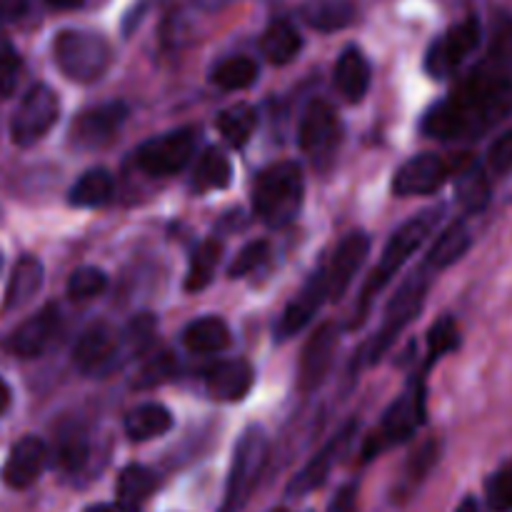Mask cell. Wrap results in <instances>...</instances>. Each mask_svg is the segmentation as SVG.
Returning a JSON list of instances; mask_svg holds the SVG:
<instances>
[{"instance_id":"obj_19","label":"cell","mask_w":512,"mask_h":512,"mask_svg":"<svg viewBox=\"0 0 512 512\" xmlns=\"http://www.w3.org/2000/svg\"><path fill=\"white\" fill-rule=\"evenodd\" d=\"M60 328V313L55 305H45L40 308L33 318L25 320L13 335H10L8 348L13 350V355L23 360L40 358L45 350L50 348V343L55 340Z\"/></svg>"},{"instance_id":"obj_47","label":"cell","mask_w":512,"mask_h":512,"mask_svg":"<svg viewBox=\"0 0 512 512\" xmlns=\"http://www.w3.org/2000/svg\"><path fill=\"white\" fill-rule=\"evenodd\" d=\"M28 10V0H0V23H13L23 18Z\"/></svg>"},{"instance_id":"obj_53","label":"cell","mask_w":512,"mask_h":512,"mask_svg":"<svg viewBox=\"0 0 512 512\" xmlns=\"http://www.w3.org/2000/svg\"><path fill=\"white\" fill-rule=\"evenodd\" d=\"M273 512H288V510H283V508H280V510H273Z\"/></svg>"},{"instance_id":"obj_39","label":"cell","mask_w":512,"mask_h":512,"mask_svg":"<svg viewBox=\"0 0 512 512\" xmlns=\"http://www.w3.org/2000/svg\"><path fill=\"white\" fill-rule=\"evenodd\" d=\"M155 318L150 313H140L135 315L133 320L128 323V328L120 333V343H118V353L120 350H128L130 355H138L143 353L145 348H150L155 338Z\"/></svg>"},{"instance_id":"obj_1","label":"cell","mask_w":512,"mask_h":512,"mask_svg":"<svg viewBox=\"0 0 512 512\" xmlns=\"http://www.w3.org/2000/svg\"><path fill=\"white\" fill-rule=\"evenodd\" d=\"M512 110V68L485 58L453 95L425 113L420 130L428 138H480Z\"/></svg>"},{"instance_id":"obj_33","label":"cell","mask_w":512,"mask_h":512,"mask_svg":"<svg viewBox=\"0 0 512 512\" xmlns=\"http://www.w3.org/2000/svg\"><path fill=\"white\" fill-rule=\"evenodd\" d=\"M255 125H258V113H255L253 105L248 103H235L218 115L220 135H223L225 143L233 145V148H243V145L253 138Z\"/></svg>"},{"instance_id":"obj_45","label":"cell","mask_w":512,"mask_h":512,"mask_svg":"<svg viewBox=\"0 0 512 512\" xmlns=\"http://www.w3.org/2000/svg\"><path fill=\"white\" fill-rule=\"evenodd\" d=\"M488 168L493 175H508L512 170V130L500 135L488 150Z\"/></svg>"},{"instance_id":"obj_34","label":"cell","mask_w":512,"mask_h":512,"mask_svg":"<svg viewBox=\"0 0 512 512\" xmlns=\"http://www.w3.org/2000/svg\"><path fill=\"white\" fill-rule=\"evenodd\" d=\"M233 180V165L228 155L218 148H208L195 165V188L198 190H223Z\"/></svg>"},{"instance_id":"obj_49","label":"cell","mask_w":512,"mask_h":512,"mask_svg":"<svg viewBox=\"0 0 512 512\" xmlns=\"http://www.w3.org/2000/svg\"><path fill=\"white\" fill-rule=\"evenodd\" d=\"M458 512H485V508H483V503H480L478 498L468 495V498H465L463 503L458 505Z\"/></svg>"},{"instance_id":"obj_25","label":"cell","mask_w":512,"mask_h":512,"mask_svg":"<svg viewBox=\"0 0 512 512\" xmlns=\"http://www.w3.org/2000/svg\"><path fill=\"white\" fill-rule=\"evenodd\" d=\"M370 70L368 58L360 53L358 48H348L340 55L338 65H335V85H338L340 95L350 103H360L370 88Z\"/></svg>"},{"instance_id":"obj_35","label":"cell","mask_w":512,"mask_h":512,"mask_svg":"<svg viewBox=\"0 0 512 512\" xmlns=\"http://www.w3.org/2000/svg\"><path fill=\"white\" fill-rule=\"evenodd\" d=\"M255 80H258V65H255V60L245 58V55H235V58L223 60L213 70V83L223 90H245Z\"/></svg>"},{"instance_id":"obj_15","label":"cell","mask_w":512,"mask_h":512,"mask_svg":"<svg viewBox=\"0 0 512 512\" xmlns=\"http://www.w3.org/2000/svg\"><path fill=\"white\" fill-rule=\"evenodd\" d=\"M335 350H338V330L333 323H323L305 343L303 355H300L298 385L303 393H313L328 378L333 368Z\"/></svg>"},{"instance_id":"obj_22","label":"cell","mask_w":512,"mask_h":512,"mask_svg":"<svg viewBox=\"0 0 512 512\" xmlns=\"http://www.w3.org/2000/svg\"><path fill=\"white\" fill-rule=\"evenodd\" d=\"M40 288H43V263H40L38 258H33V255H23V258L15 263L13 273H10L8 288H5L3 310L5 313L20 310L38 295Z\"/></svg>"},{"instance_id":"obj_29","label":"cell","mask_w":512,"mask_h":512,"mask_svg":"<svg viewBox=\"0 0 512 512\" xmlns=\"http://www.w3.org/2000/svg\"><path fill=\"white\" fill-rule=\"evenodd\" d=\"M473 245V235H470V228L458 220L450 228H445V233L435 240V245L430 248L428 258H425V268L428 270H445L450 265L458 263L465 253Z\"/></svg>"},{"instance_id":"obj_40","label":"cell","mask_w":512,"mask_h":512,"mask_svg":"<svg viewBox=\"0 0 512 512\" xmlns=\"http://www.w3.org/2000/svg\"><path fill=\"white\" fill-rule=\"evenodd\" d=\"M108 288V278L98 268H78L68 280V295L73 300L98 298Z\"/></svg>"},{"instance_id":"obj_46","label":"cell","mask_w":512,"mask_h":512,"mask_svg":"<svg viewBox=\"0 0 512 512\" xmlns=\"http://www.w3.org/2000/svg\"><path fill=\"white\" fill-rule=\"evenodd\" d=\"M435 460H438V448H435V443H428L418 455H415L413 463H410V475H413V478H425V473L433 468Z\"/></svg>"},{"instance_id":"obj_43","label":"cell","mask_w":512,"mask_h":512,"mask_svg":"<svg viewBox=\"0 0 512 512\" xmlns=\"http://www.w3.org/2000/svg\"><path fill=\"white\" fill-rule=\"evenodd\" d=\"M488 58L498 60V63L510 65L512 68V18H500L490 38Z\"/></svg>"},{"instance_id":"obj_42","label":"cell","mask_w":512,"mask_h":512,"mask_svg":"<svg viewBox=\"0 0 512 512\" xmlns=\"http://www.w3.org/2000/svg\"><path fill=\"white\" fill-rule=\"evenodd\" d=\"M175 370H178V363H175L173 355L160 353L145 363V368L140 370V378L135 385H138V388H153V385H160L168 378H173Z\"/></svg>"},{"instance_id":"obj_52","label":"cell","mask_w":512,"mask_h":512,"mask_svg":"<svg viewBox=\"0 0 512 512\" xmlns=\"http://www.w3.org/2000/svg\"><path fill=\"white\" fill-rule=\"evenodd\" d=\"M85 512H115L113 508H110V505H103V503H98V505H90L88 510Z\"/></svg>"},{"instance_id":"obj_12","label":"cell","mask_w":512,"mask_h":512,"mask_svg":"<svg viewBox=\"0 0 512 512\" xmlns=\"http://www.w3.org/2000/svg\"><path fill=\"white\" fill-rule=\"evenodd\" d=\"M455 170L453 163L435 153H420L410 158L393 178V193L400 198L410 195H430L443 188L445 180Z\"/></svg>"},{"instance_id":"obj_41","label":"cell","mask_w":512,"mask_h":512,"mask_svg":"<svg viewBox=\"0 0 512 512\" xmlns=\"http://www.w3.org/2000/svg\"><path fill=\"white\" fill-rule=\"evenodd\" d=\"M270 255V245L265 243V240H258V243H250L245 245L243 250H240L238 255H235L233 265H230L228 275L230 278H245V275H250L253 270H258L260 265L268 260Z\"/></svg>"},{"instance_id":"obj_36","label":"cell","mask_w":512,"mask_h":512,"mask_svg":"<svg viewBox=\"0 0 512 512\" xmlns=\"http://www.w3.org/2000/svg\"><path fill=\"white\" fill-rule=\"evenodd\" d=\"M460 348V330L455 318L445 315L438 323L430 328L428 333V363H425V370L433 363H438L445 353H453V350Z\"/></svg>"},{"instance_id":"obj_48","label":"cell","mask_w":512,"mask_h":512,"mask_svg":"<svg viewBox=\"0 0 512 512\" xmlns=\"http://www.w3.org/2000/svg\"><path fill=\"white\" fill-rule=\"evenodd\" d=\"M355 493H358L355 485H345V488L333 498L328 512H355Z\"/></svg>"},{"instance_id":"obj_28","label":"cell","mask_w":512,"mask_h":512,"mask_svg":"<svg viewBox=\"0 0 512 512\" xmlns=\"http://www.w3.org/2000/svg\"><path fill=\"white\" fill-rule=\"evenodd\" d=\"M183 345L195 355L223 353L230 345V328L225 325V320L208 315V318L195 320L185 328Z\"/></svg>"},{"instance_id":"obj_14","label":"cell","mask_w":512,"mask_h":512,"mask_svg":"<svg viewBox=\"0 0 512 512\" xmlns=\"http://www.w3.org/2000/svg\"><path fill=\"white\" fill-rule=\"evenodd\" d=\"M338 138L340 120L335 108L330 103H325V100H313V103L305 108L298 130V140L303 153H308L313 160L325 158V155L333 153V148L338 145Z\"/></svg>"},{"instance_id":"obj_44","label":"cell","mask_w":512,"mask_h":512,"mask_svg":"<svg viewBox=\"0 0 512 512\" xmlns=\"http://www.w3.org/2000/svg\"><path fill=\"white\" fill-rule=\"evenodd\" d=\"M20 58L8 43H0V98H8L18 85Z\"/></svg>"},{"instance_id":"obj_20","label":"cell","mask_w":512,"mask_h":512,"mask_svg":"<svg viewBox=\"0 0 512 512\" xmlns=\"http://www.w3.org/2000/svg\"><path fill=\"white\" fill-rule=\"evenodd\" d=\"M45 463H48V448H45L43 440L35 438V435L20 438L5 460L3 483L13 490H25L40 478Z\"/></svg>"},{"instance_id":"obj_11","label":"cell","mask_w":512,"mask_h":512,"mask_svg":"<svg viewBox=\"0 0 512 512\" xmlns=\"http://www.w3.org/2000/svg\"><path fill=\"white\" fill-rule=\"evenodd\" d=\"M355 433H358V420H350V423H345L343 428H340L338 433H335L333 438H330L328 443H325L323 448L315 453V458L310 460V463L305 465V468L300 470L293 480H290V485H288L290 498H303V495L318 490L320 485L328 480L333 465L338 463L345 453H348Z\"/></svg>"},{"instance_id":"obj_16","label":"cell","mask_w":512,"mask_h":512,"mask_svg":"<svg viewBox=\"0 0 512 512\" xmlns=\"http://www.w3.org/2000/svg\"><path fill=\"white\" fill-rule=\"evenodd\" d=\"M325 298H328V273H325V268H320L318 273L310 275L308 283L300 288V293L285 308L283 318H280L278 328H275V335H278L280 343L295 338L313 320V315L318 313Z\"/></svg>"},{"instance_id":"obj_2","label":"cell","mask_w":512,"mask_h":512,"mask_svg":"<svg viewBox=\"0 0 512 512\" xmlns=\"http://www.w3.org/2000/svg\"><path fill=\"white\" fill-rule=\"evenodd\" d=\"M440 213L443 208H435V210H425V213L415 215L413 220L400 225L398 230L393 233V238L388 240L383 250V258H380V265L373 270V275L368 278V283L363 285L360 290V300L355 305V318L350 320V328H358L365 318H368V310L373 305V298L395 278L400 268L410 260V255H415V250L425 243L430 233L435 230L438 225Z\"/></svg>"},{"instance_id":"obj_13","label":"cell","mask_w":512,"mask_h":512,"mask_svg":"<svg viewBox=\"0 0 512 512\" xmlns=\"http://www.w3.org/2000/svg\"><path fill=\"white\" fill-rule=\"evenodd\" d=\"M128 115V105L120 103V100L95 105V108L83 110V113L75 118L70 133H73V140L80 148H103V145H108L110 140L120 133V128L125 125Z\"/></svg>"},{"instance_id":"obj_50","label":"cell","mask_w":512,"mask_h":512,"mask_svg":"<svg viewBox=\"0 0 512 512\" xmlns=\"http://www.w3.org/2000/svg\"><path fill=\"white\" fill-rule=\"evenodd\" d=\"M50 8H58V10H75L85 3V0H45Z\"/></svg>"},{"instance_id":"obj_21","label":"cell","mask_w":512,"mask_h":512,"mask_svg":"<svg viewBox=\"0 0 512 512\" xmlns=\"http://www.w3.org/2000/svg\"><path fill=\"white\" fill-rule=\"evenodd\" d=\"M253 380L255 373L250 363H245V360H223V363H215L205 373V388H208L210 398L223 400V403H238L250 393Z\"/></svg>"},{"instance_id":"obj_31","label":"cell","mask_w":512,"mask_h":512,"mask_svg":"<svg viewBox=\"0 0 512 512\" xmlns=\"http://www.w3.org/2000/svg\"><path fill=\"white\" fill-rule=\"evenodd\" d=\"M300 48H303V40H300V33L288 20L273 23L265 30L263 38H260V50H263V55L273 65H285L290 60H295Z\"/></svg>"},{"instance_id":"obj_8","label":"cell","mask_w":512,"mask_h":512,"mask_svg":"<svg viewBox=\"0 0 512 512\" xmlns=\"http://www.w3.org/2000/svg\"><path fill=\"white\" fill-rule=\"evenodd\" d=\"M198 148V130L178 128L160 138H150L135 150V165L153 178L175 175L193 160Z\"/></svg>"},{"instance_id":"obj_26","label":"cell","mask_w":512,"mask_h":512,"mask_svg":"<svg viewBox=\"0 0 512 512\" xmlns=\"http://www.w3.org/2000/svg\"><path fill=\"white\" fill-rule=\"evenodd\" d=\"M170 428H173V415H170L165 405L145 403L125 415V435L133 443H148V440H155L168 433Z\"/></svg>"},{"instance_id":"obj_4","label":"cell","mask_w":512,"mask_h":512,"mask_svg":"<svg viewBox=\"0 0 512 512\" xmlns=\"http://www.w3.org/2000/svg\"><path fill=\"white\" fill-rule=\"evenodd\" d=\"M428 288H430V275L428 268H420L418 273L408 275L403 280L398 290H395L393 300L388 303L383 315V325L375 333V338H370L368 343L363 345L358 355V365H375L383 360V355L393 348V343L398 340V335L413 323L415 318L423 310L425 298H428Z\"/></svg>"},{"instance_id":"obj_38","label":"cell","mask_w":512,"mask_h":512,"mask_svg":"<svg viewBox=\"0 0 512 512\" xmlns=\"http://www.w3.org/2000/svg\"><path fill=\"white\" fill-rule=\"evenodd\" d=\"M485 503L493 512H512V460L485 480Z\"/></svg>"},{"instance_id":"obj_27","label":"cell","mask_w":512,"mask_h":512,"mask_svg":"<svg viewBox=\"0 0 512 512\" xmlns=\"http://www.w3.org/2000/svg\"><path fill=\"white\" fill-rule=\"evenodd\" d=\"M300 18L320 33H333L353 23L355 3L353 0H305Z\"/></svg>"},{"instance_id":"obj_30","label":"cell","mask_w":512,"mask_h":512,"mask_svg":"<svg viewBox=\"0 0 512 512\" xmlns=\"http://www.w3.org/2000/svg\"><path fill=\"white\" fill-rule=\"evenodd\" d=\"M113 198V175L105 168H93L80 175L78 183L70 188L68 203L75 208H100Z\"/></svg>"},{"instance_id":"obj_24","label":"cell","mask_w":512,"mask_h":512,"mask_svg":"<svg viewBox=\"0 0 512 512\" xmlns=\"http://www.w3.org/2000/svg\"><path fill=\"white\" fill-rule=\"evenodd\" d=\"M158 488V475L145 465H128L118 478V493H115V510L118 512H140L148 503L150 495Z\"/></svg>"},{"instance_id":"obj_37","label":"cell","mask_w":512,"mask_h":512,"mask_svg":"<svg viewBox=\"0 0 512 512\" xmlns=\"http://www.w3.org/2000/svg\"><path fill=\"white\" fill-rule=\"evenodd\" d=\"M88 438H85L83 430H65L58 438V448H55V458H58V465L68 473H75L85 465L88 460Z\"/></svg>"},{"instance_id":"obj_17","label":"cell","mask_w":512,"mask_h":512,"mask_svg":"<svg viewBox=\"0 0 512 512\" xmlns=\"http://www.w3.org/2000/svg\"><path fill=\"white\" fill-rule=\"evenodd\" d=\"M120 333H115L113 325L93 323L83 330L80 340L73 348V363L83 373H103L113 368L118 360Z\"/></svg>"},{"instance_id":"obj_32","label":"cell","mask_w":512,"mask_h":512,"mask_svg":"<svg viewBox=\"0 0 512 512\" xmlns=\"http://www.w3.org/2000/svg\"><path fill=\"white\" fill-rule=\"evenodd\" d=\"M220 258H223V243L218 238H208L195 248L193 258H190L188 275H185V290L188 293H200L213 280L215 268H218Z\"/></svg>"},{"instance_id":"obj_18","label":"cell","mask_w":512,"mask_h":512,"mask_svg":"<svg viewBox=\"0 0 512 512\" xmlns=\"http://www.w3.org/2000/svg\"><path fill=\"white\" fill-rule=\"evenodd\" d=\"M368 253L370 238L363 230H355V233L345 235V238L340 240V245L335 248L333 260H330V268L325 270V273H328V298L340 300L348 293L350 283H353L355 273L363 268Z\"/></svg>"},{"instance_id":"obj_3","label":"cell","mask_w":512,"mask_h":512,"mask_svg":"<svg viewBox=\"0 0 512 512\" xmlns=\"http://www.w3.org/2000/svg\"><path fill=\"white\" fill-rule=\"evenodd\" d=\"M305 198L303 170L295 160H280L258 175L253 188L255 215L268 228H285L300 215Z\"/></svg>"},{"instance_id":"obj_51","label":"cell","mask_w":512,"mask_h":512,"mask_svg":"<svg viewBox=\"0 0 512 512\" xmlns=\"http://www.w3.org/2000/svg\"><path fill=\"white\" fill-rule=\"evenodd\" d=\"M10 405V388L3 378H0V413H5Z\"/></svg>"},{"instance_id":"obj_10","label":"cell","mask_w":512,"mask_h":512,"mask_svg":"<svg viewBox=\"0 0 512 512\" xmlns=\"http://www.w3.org/2000/svg\"><path fill=\"white\" fill-rule=\"evenodd\" d=\"M480 40H483V28H480L478 18H468L463 23L453 25L443 38L430 45L428 55H425L428 75H433V78L453 75L465 63V58L478 50Z\"/></svg>"},{"instance_id":"obj_7","label":"cell","mask_w":512,"mask_h":512,"mask_svg":"<svg viewBox=\"0 0 512 512\" xmlns=\"http://www.w3.org/2000/svg\"><path fill=\"white\" fill-rule=\"evenodd\" d=\"M425 423V383L423 375L418 380L408 385L403 395L385 410L383 423H380L378 433H373V438H368L363 448V458L370 460L378 453H383L385 448H393V445L405 443V440L413 438L418 433L420 425Z\"/></svg>"},{"instance_id":"obj_23","label":"cell","mask_w":512,"mask_h":512,"mask_svg":"<svg viewBox=\"0 0 512 512\" xmlns=\"http://www.w3.org/2000/svg\"><path fill=\"white\" fill-rule=\"evenodd\" d=\"M455 175H458V183H455V193H458L460 208L468 215L483 213L490 205V178L485 175V170L478 163L465 158L463 163L455 165Z\"/></svg>"},{"instance_id":"obj_6","label":"cell","mask_w":512,"mask_h":512,"mask_svg":"<svg viewBox=\"0 0 512 512\" xmlns=\"http://www.w3.org/2000/svg\"><path fill=\"white\" fill-rule=\"evenodd\" d=\"M268 435L263 428H248L240 435L238 445L233 450V465H230L228 488L220 512H240L248 505L265 463H268Z\"/></svg>"},{"instance_id":"obj_5","label":"cell","mask_w":512,"mask_h":512,"mask_svg":"<svg viewBox=\"0 0 512 512\" xmlns=\"http://www.w3.org/2000/svg\"><path fill=\"white\" fill-rule=\"evenodd\" d=\"M55 60L65 78L75 80V83H93L110 68L113 50L100 33L63 30L55 38Z\"/></svg>"},{"instance_id":"obj_9","label":"cell","mask_w":512,"mask_h":512,"mask_svg":"<svg viewBox=\"0 0 512 512\" xmlns=\"http://www.w3.org/2000/svg\"><path fill=\"white\" fill-rule=\"evenodd\" d=\"M60 115L58 95L53 88L45 83L33 85L28 93L23 95L20 105L15 108L13 123H10V138L20 148L38 143L45 133L55 125Z\"/></svg>"}]
</instances>
